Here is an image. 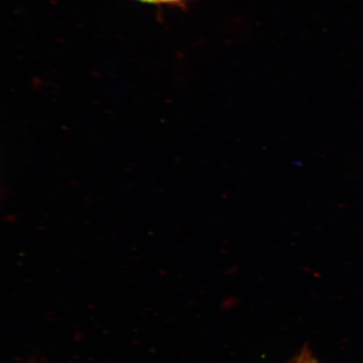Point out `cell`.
<instances>
[{"label": "cell", "instance_id": "2", "mask_svg": "<svg viewBox=\"0 0 363 363\" xmlns=\"http://www.w3.org/2000/svg\"><path fill=\"white\" fill-rule=\"evenodd\" d=\"M160 3H167V4H181L185 1H188V0H159Z\"/></svg>", "mask_w": 363, "mask_h": 363}, {"label": "cell", "instance_id": "3", "mask_svg": "<svg viewBox=\"0 0 363 363\" xmlns=\"http://www.w3.org/2000/svg\"><path fill=\"white\" fill-rule=\"evenodd\" d=\"M140 1L146 2V3H160L159 0H140Z\"/></svg>", "mask_w": 363, "mask_h": 363}, {"label": "cell", "instance_id": "1", "mask_svg": "<svg viewBox=\"0 0 363 363\" xmlns=\"http://www.w3.org/2000/svg\"><path fill=\"white\" fill-rule=\"evenodd\" d=\"M294 363H317V362L311 352L306 349L299 354Z\"/></svg>", "mask_w": 363, "mask_h": 363}]
</instances>
